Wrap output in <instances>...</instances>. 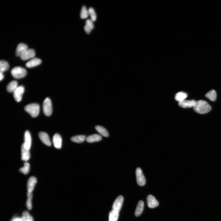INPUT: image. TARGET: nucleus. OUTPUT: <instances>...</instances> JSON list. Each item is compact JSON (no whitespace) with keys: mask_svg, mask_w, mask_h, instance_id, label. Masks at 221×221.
Wrapping results in <instances>:
<instances>
[{"mask_svg":"<svg viewBox=\"0 0 221 221\" xmlns=\"http://www.w3.org/2000/svg\"><path fill=\"white\" fill-rule=\"evenodd\" d=\"M23 144L26 149L30 150L32 145V137L30 132L26 131L24 134V142Z\"/></svg>","mask_w":221,"mask_h":221,"instance_id":"9d476101","label":"nucleus"},{"mask_svg":"<svg viewBox=\"0 0 221 221\" xmlns=\"http://www.w3.org/2000/svg\"><path fill=\"white\" fill-rule=\"evenodd\" d=\"M37 182V179L35 177H31L29 178L27 184L28 191L32 192Z\"/></svg>","mask_w":221,"mask_h":221,"instance_id":"2eb2a0df","label":"nucleus"},{"mask_svg":"<svg viewBox=\"0 0 221 221\" xmlns=\"http://www.w3.org/2000/svg\"><path fill=\"white\" fill-rule=\"evenodd\" d=\"M14 218H15V217H14V218H13L12 219V220H11V221H14Z\"/></svg>","mask_w":221,"mask_h":221,"instance_id":"c9c22d12","label":"nucleus"},{"mask_svg":"<svg viewBox=\"0 0 221 221\" xmlns=\"http://www.w3.org/2000/svg\"><path fill=\"white\" fill-rule=\"evenodd\" d=\"M95 129L97 132L103 136L108 137L109 136V133L107 130L104 127L100 126H97Z\"/></svg>","mask_w":221,"mask_h":221,"instance_id":"5701e85b","label":"nucleus"},{"mask_svg":"<svg viewBox=\"0 0 221 221\" xmlns=\"http://www.w3.org/2000/svg\"><path fill=\"white\" fill-rule=\"evenodd\" d=\"M196 101L194 100L188 101L184 100L179 102V105L181 107L187 108L193 107L195 106Z\"/></svg>","mask_w":221,"mask_h":221,"instance_id":"ddd939ff","label":"nucleus"},{"mask_svg":"<svg viewBox=\"0 0 221 221\" xmlns=\"http://www.w3.org/2000/svg\"><path fill=\"white\" fill-rule=\"evenodd\" d=\"M53 142L55 147L60 149L62 146V139L61 137L58 134H55L53 136Z\"/></svg>","mask_w":221,"mask_h":221,"instance_id":"9b49d317","label":"nucleus"},{"mask_svg":"<svg viewBox=\"0 0 221 221\" xmlns=\"http://www.w3.org/2000/svg\"><path fill=\"white\" fill-rule=\"evenodd\" d=\"M124 201L123 197L120 195L114 201L112 206V210L119 212L122 205Z\"/></svg>","mask_w":221,"mask_h":221,"instance_id":"6e6552de","label":"nucleus"},{"mask_svg":"<svg viewBox=\"0 0 221 221\" xmlns=\"http://www.w3.org/2000/svg\"><path fill=\"white\" fill-rule=\"evenodd\" d=\"M195 112L200 114H204L210 112L211 107L208 103L203 100L196 101V104L193 107Z\"/></svg>","mask_w":221,"mask_h":221,"instance_id":"f257e3e1","label":"nucleus"},{"mask_svg":"<svg viewBox=\"0 0 221 221\" xmlns=\"http://www.w3.org/2000/svg\"><path fill=\"white\" fill-rule=\"evenodd\" d=\"M88 10H87L85 6H83L81 11L80 16L82 19H85L89 16Z\"/></svg>","mask_w":221,"mask_h":221,"instance_id":"c756f323","label":"nucleus"},{"mask_svg":"<svg viewBox=\"0 0 221 221\" xmlns=\"http://www.w3.org/2000/svg\"><path fill=\"white\" fill-rule=\"evenodd\" d=\"M148 206L150 208L153 209L158 206L159 203L155 198L151 195H149L147 198Z\"/></svg>","mask_w":221,"mask_h":221,"instance_id":"1a4fd4ad","label":"nucleus"},{"mask_svg":"<svg viewBox=\"0 0 221 221\" xmlns=\"http://www.w3.org/2000/svg\"><path fill=\"white\" fill-rule=\"evenodd\" d=\"M43 109L45 116H49L51 115L52 112V107L51 101L49 98H47L44 101Z\"/></svg>","mask_w":221,"mask_h":221,"instance_id":"20e7f679","label":"nucleus"},{"mask_svg":"<svg viewBox=\"0 0 221 221\" xmlns=\"http://www.w3.org/2000/svg\"><path fill=\"white\" fill-rule=\"evenodd\" d=\"M21 218L22 221H33L32 217L27 211H25L23 213Z\"/></svg>","mask_w":221,"mask_h":221,"instance_id":"c85d7f7f","label":"nucleus"},{"mask_svg":"<svg viewBox=\"0 0 221 221\" xmlns=\"http://www.w3.org/2000/svg\"><path fill=\"white\" fill-rule=\"evenodd\" d=\"M136 175L137 183L140 186H143L145 185L146 180L142 171L140 168L138 167L136 170Z\"/></svg>","mask_w":221,"mask_h":221,"instance_id":"39448f33","label":"nucleus"},{"mask_svg":"<svg viewBox=\"0 0 221 221\" xmlns=\"http://www.w3.org/2000/svg\"><path fill=\"white\" fill-rule=\"evenodd\" d=\"M144 203L142 201L139 202L135 212V215L136 217L140 216L142 214L143 210Z\"/></svg>","mask_w":221,"mask_h":221,"instance_id":"6ab92c4d","label":"nucleus"},{"mask_svg":"<svg viewBox=\"0 0 221 221\" xmlns=\"http://www.w3.org/2000/svg\"><path fill=\"white\" fill-rule=\"evenodd\" d=\"M30 157V150L26 149L24 145L21 147V158L23 161H27Z\"/></svg>","mask_w":221,"mask_h":221,"instance_id":"dca6fc26","label":"nucleus"},{"mask_svg":"<svg viewBox=\"0 0 221 221\" xmlns=\"http://www.w3.org/2000/svg\"><path fill=\"white\" fill-rule=\"evenodd\" d=\"M24 109L32 117H36L39 115L40 108L39 105L32 103L26 105Z\"/></svg>","mask_w":221,"mask_h":221,"instance_id":"f03ea898","label":"nucleus"},{"mask_svg":"<svg viewBox=\"0 0 221 221\" xmlns=\"http://www.w3.org/2000/svg\"><path fill=\"white\" fill-rule=\"evenodd\" d=\"M41 62V61L40 59L34 58L26 63V66L28 68H33L39 65Z\"/></svg>","mask_w":221,"mask_h":221,"instance_id":"f3484780","label":"nucleus"},{"mask_svg":"<svg viewBox=\"0 0 221 221\" xmlns=\"http://www.w3.org/2000/svg\"><path fill=\"white\" fill-rule=\"evenodd\" d=\"M84 29L85 32L87 34H89L90 33L91 30H92L89 26L86 25L85 26Z\"/></svg>","mask_w":221,"mask_h":221,"instance_id":"473e14b6","label":"nucleus"},{"mask_svg":"<svg viewBox=\"0 0 221 221\" xmlns=\"http://www.w3.org/2000/svg\"><path fill=\"white\" fill-rule=\"evenodd\" d=\"M86 137L84 135H78L72 137L71 140L72 142L78 143H83L86 139Z\"/></svg>","mask_w":221,"mask_h":221,"instance_id":"4be33fe9","label":"nucleus"},{"mask_svg":"<svg viewBox=\"0 0 221 221\" xmlns=\"http://www.w3.org/2000/svg\"><path fill=\"white\" fill-rule=\"evenodd\" d=\"M102 139V137L101 135L97 134L90 135L87 137L86 138L87 142L89 143L100 141Z\"/></svg>","mask_w":221,"mask_h":221,"instance_id":"a211bd4d","label":"nucleus"},{"mask_svg":"<svg viewBox=\"0 0 221 221\" xmlns=\"http://www.w3.org/2000/svg\"><path fill=\"white\" fill-rule=\"evenodd\" d=\"M36 55V52L33 49H28L20 57L23 60H30L34 58Z\"/></svg>","mask_w":221,"mask_h":221,"instance_id":"0eeeda50","label":"nucleus"},{"mask_svg":"<svg viewBox=\"0 0 221 221\" xmlns=\"http://www.w3.org/2000/svg\"><path fill=\"white\" fill-rule=\"evenodd\" d=\"M9 64L6 61L1 60L0 62V72L3 73L4 72L9 69Z\"/></svg>","mask_w":221,"mask_h":221,"instance_id":"a878e982","label":"nucleus"},{"mask_svg":"<svg viewBox=\"0 0 221 221\" xmlns=\"http://www.w3.org/2000/svg\"><path fill=\"white\" fill-rule=\"evenodd\" d=\"M205 96L211 101H215L216 99V93L215 90H212L209 91L206 94Z\"/></svg>","mask_w":221,"mask_h":221,"instance_id":"393cba45","label":"nucleus"},{"mask_svg":"<svg viewBox=\"0 0 221 221\" xmlns=\"http://www.w3.org/2000/svg\"><path fill=\"white\" fill-rule=\"evenodd\" d=\"M11 73L14 78L20 79L25 77L27 72L24 68L17 66L13 68L11 70Z\"/></svg>","mask_w":221,"mask_h":221,"instance_id":"7ed1b4c3","label":"nucleus"},{"mask_svg":"<svg viewBox=\"0 0 221 221\" xmlns=\"http://www.w3.org/2000/svg\"><path fill=\"white\" fill-rule=\"evenodd\" d=\"M24 92V88L22 86H18L13 93L14 99L17 102H20L22 100V95Z\"/></svg>","mask_w":221,"mask_h":221,"instance_id":"423d86ee","label":"nucleus"},{"mask_svg":"<svg viewBox=\"0 0 221 221\" xmlns=\"http://www.w3.org/2000/svg\"><path fill=\"white\" fill-rule=\"evenodd\" d=\"M88 12L91 17V20L93 22L96 21L97 19V15L94 9L92 7H90L88 10Z\"/></svg>","mask_w":221,"mask_h":221,"instance_id":"7c9ffc66","label":"nucleus"},{"mask_svg":"<svg viewBox=\"0 0 221 221\" xmlns=\"http://www.w3.org/2000/svg\"><path fill=\"white\" fill-rule=\"evenodd\" d=\"M86 25L89 26L92 30L94 28L93 22L90 19L87 20L86 21Z\"/></svg>","mask_w":221,"mask_h":221,"instance_id":"2f4dec72","label":"nucleus"},{"mask_svg":"<svg viewBox=\"0 0 221 221\" xmlns=\"http://www.w3.org/2000/svg\"><path fill=\"white\" fill-rule=\"evenodd\" d=\"M18 86V83L17 81H11L7 86V91L9 93H13Z\"/></svg>","mask_w":221,"mask_h":221,"instance_id":"aec40b11","label":"nucleus"},{"mask_svg":"<svg viewBox=\"0 0 221 221\" xmlns=\"http://www.w3.org/2000/svg\"><path fill=\"white\" fill-rule=\"evenodd\" d=\"M4 78V76L3 75V73L0 72V80L1 81Z\"/></svg>","mask_w":221,"mask_h":221,"instance_id":"72a5a7b5","label":"nucleus"},{"mask_svg":"<svg viewBox=\"0 0 221 221\" xmlns=\"http://www.w3.org/2000/svg\"><path fill=\"white\" fill-rule=\"evenodd\" d=\"M27 45L23 43H20L19 44L17 47L16 55L17 56L20 57V56L28 49Z\"/></svg>","mask_w":221,"mask_h":221,"instance_id":"4468645a","label":"nucleus"},{"mask_svg":"<svg viewBox=\"0 0 221 221\" xmlns=\"http://www.w3.org/2000/svg\"><path fill=\"white\" fill-rule=\"evenodd\" d=\"M14 221H22V220L21 218L15 217Z\"/></svg>","mask_w":221,"mask_h":221,"instance_id":"f704fd0d","label":"nucleus"},{"mask_svg":"<svg viewBox=\"0 0 221 221\" xmlns=\"http://www.w3.org/2000/svg\"><path fill=\"white\" fill-rule=\"evenodd\" d=\"M187 97V94L184 92H180L175 95V100L179 102L185 100V99Z\"/></svg>","mask_w":221,"mask_h":221,"instance_id":"b1692460","label":"nucleus"},{"mask_svg":"<svg viewBox=\"0 0 221 221\" xmlns=\"http://www.w3.org/2000/svg\"><path fill=\"white\" fill-rule=\"evenodd\" d=\"M28 199L26 201V205L29 210H30L32 207V192L28 191L27 193Z\"/></svg>","mask_w":221,"mask_h":221,"instance_id":"bb28decb","label":"nucleus"},{"mask_svg":"<svg viewBox=\"0 0 221 221\" xmlns=\"http://www.w3.org/2000/svg\"><path fill=\"white\" fill-rule=\"evenodd\" d=\"M39 138L42 142L46 145L50 146L51 143L48 135L46 133L43 132L39 133Z\"/></svg>","mask_w":221,"mask_h":221,"instance_id":"f8f14e48","label":"nucleus"},{"mask_svg":"<svg viewBox=\"0 0 221 221\" xmlns=\"http://www.w3.org/2000/svg\"><path fill=\"white\" fill-rule=\"evenodd\" d=\"M119 212L112 210L109 213V221H117L119 218Z\"/></svg>","mask_w":221,"mask_h":221,"instance_id":"412c9836","label":"nucleus"},{"mask_svg":"<svg viewBox=\"0 0 221 221\" xmlns=\"http://www.w3.org/2000/svg\"><path fill=\"white\" fill-rule=\"evenodd\" d=\"M30 169V165L28 162H26L24 163L23 167L21 168L20 170V172L25 175L27 174L29 172Z\"/></svg>","mask_w":221,"mask_h":221,"instance_id":"cd10ccee","label":"nucleus"}]
</instances>
